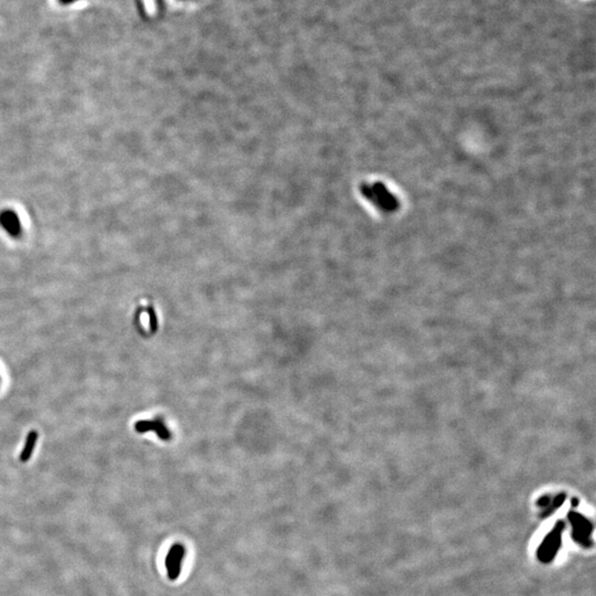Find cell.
Segmentation results:
<instances>
[{
	"instance_id": "4",
	"label": "cell",
	"mask_w": 596,
	"mask_h": 596,
	"mask_svg": "<svg viewBox=\"0 0 596 596\" xmlns=\"http://www.w3.org/2000/svg\"><path fill=\"white\" fill-rule=\"evenodd\" d=\"M0 222H2L3 227L10 232L11 234H17L20 231V223H19L18 216L12 212H4L0 216Z\"/></svg>"
},
{
	"instance_id": "2",
	"label": "cell",
	"mask_w": 596,
	"mask_h": 596,
	"mask_svg": "<svg viewBox=\"0 0 596 596\" xmlns=\"http://www.w3.org/2000/svg\"><path fill=\"white\" fill-rule=\"evenodd\" d=\"M184 555L185 549L180 543H176L169 549V552L166 556V570L169 580L175 581L180 575Z\"/></svg>"
},
{
	"instance_id": "3",
	"label": "cell",
	"mask_w": 596,
	"mask_h": 596,
	"mask_svg": "<svg viewBox=\"0 0 596 596\" xmlns=\"http://www.w3.org/2000/svg\"><path fill=\"white\" fill-rule=\"evenodd\" d=\"M135 429L139 433L155 431L160 438H163V440L169 438V432L167 431V428H166L164 423L160 420L140 421L135 424Z\"/></svg>"
},
{
	"instance_id": "1",
	"label": "cell",
	"mask_w": 596,
	"mask_h": 596,
	"mask_svg": "<svg viewBox=\"0 0 596 596\" xmlns=\"http://www.w3.org/2000/svg\"><path fill=\"white\" fill-rule=\"evenodd\" d=\"M360 192L369 202L383 212H395L400 208L399 199L393 192L390 191L386 184L380 181L362 183L360 185Z\"/></svg>"
},
{
	"instance_id": "5",
	"label": "cell",
	"mask_w": 596,
	"mask_h": 596,
	"mask_svg": "<svg viewBox=\"0 0 596 596\" xmlns=\"http://www.w3.org/2000/svg\"><path fill=\"white\" fill-rule=\"evenodd\" d=\"M37 440H38L37 432L34 431V432H30L28 434L27 442H25V446H24L23 451L21 452V455H20V460L22 461V463L28 461L29 458L31 457V455H32V453H34V450H35Z\"/></svg>"
}]
</instances>
